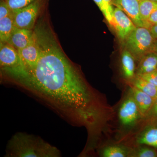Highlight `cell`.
<instances>
[{
	"label": "cell",
	"mask_w": 157,
	"mask_h": 157,
	"mask_svg": "<svg viewBox=\"0 0 157 157\" xmlns=\"http://www.w3.org/2000/svg\"><path fill=\"white\" fill-rule=\"evenodd\" d=\"M154 38L155 39H157V25H154L151 26L150 28Z\"/></svg>",
	"instance_id": "27"
},
{
	"label": "cell",
	"mask_w": 157,
	"mask_h": 157,
	"mask_svg": "<svg viewBox=\"0 0 157 157\" xmlns=\"http://www.w3.org/2000/svg\"><path fill=\"white\" fill-rule=\"evenodd\" d=\"M15 27L13 13L0 19V42H7Z\"/></svg>",
	"instance_id": "16"
},
{
	"label": "cell",
	"mask_w": 157,
	"mask_h": 157,
	"mask_svg": "<svg viewBox=\"0 0 157 157\" xmlns=\"http://www.w3.org/2000/svg\"><path fill=\"white\" fill-rule=\"evenodd\" d=\"M119 118L124 126H131L141 117L139 108L132 93L130 92L119 110Z\"/></svg>",
	"instance_id": "6"
},
{
	"label": "cell",
	"mask_w": 157,
	"mask_h": 157,
	"mask_svg": "<svg viewBox=\"0 0 157 157\" xmlns=\"http://www.w3.org/2000/svg\"><path fill=\"white\" fill-rule=\"evenodd\" d=\"M137 142L157 148V127L147 128L137 137Z\"/></svg>",
	"instance_id": "14"
},
{
	"label": "cell",
	"mask_w": 157,
	"mask_h": 157,
	"mask_svg": "<svg viewBox=\"0 0 157 157\" xmlns=\"http://www.w3.org/2000/svg\"><path fill=\"white\" fill-rule=\"evenodd\" d=\"M98 6V8L102 12L107 21L110 25L113 26V19L111 16L107 9V6L104 2V0H94Z\"/></svg>",
	"instance_id": "20"
},
{
	"label": "cell",
	"mask_w": 157,
	"mask_h": 157,
	"mask_svg": "<svg viewBox=\"0 0 157 157\" xmlns=\"http://www.w3.org/2000/svg\"><path fill=\"white\" fill-rule=\"evenodd\" d=\"M122 73L125 79L131 82L136 77L135 57L128 50L125 49L121 56Z\"/></svg>",
	"instance_id": "12"
},
{
	"label": "cell",
	"mask_w": 157,
	"mask_h": 157,
	"mask_svg": "<svg viewBox=\"0 0 157 157\" xmlns=\"http://www.w3.org/2000/svg\"><path fill=\"white\" fill-rule=\"evenodd\" d=\"M139 4L140 0H113V5L122 10L136 26L148 28L140 17Z\"/></svg>",
	"instance_id": "9"
},
{
	"label": "cell",
	"mask_w": 157,
	"mask_h": 157,
	"mask_svg": "<svg viewBox=\"0 0 157 157\" xmlns=\"http://www.w3.org/2000/svg\"><path fill=\"white\" fill-rule=\"evenodd\" d=\"M137 76H140L141 78L151 82L155 86H157V70L151 73Z\"/></svg>",
	"instance_id": "23"
},
{
	"label": "cell",
	"mask_w": 157,
	"mask_h": 157,
	"mask_svg": "<svg viewBox=\"0 0 157 157\" xmlns=\"http://www.w3.org/2000/svg\"><path fill=\"white\" fill-rule=\"evenodd\" d=\"M133 156L137 157H156L157 152L155 150L144 147L138 149L133 155Z\"/></svg>",
	"instance_id": "21"
},
{
	"label": "cell",
	"mask_w": 157,
	"mask_h": 157,
	"mask_svg": "<svg viewBox=\"0 0 157 157\" xmlns=\"http://www.w3.org/2000/svg\"><path fill=\"white\" fill-rule=\"evenodd\" d=\"M132 86L146 93L154 99L157 97V86L140 76H136L132 82Z\"/></svg>",
	"instance_id": "17"
},
{
	"label": "cell",
	"mask_w": 157,
	"mask_h": 157,
	"mask_svg": "<svg viewBox=\"0 0 157 157\" xmlns=\"http://www.w3.org/2000/svg\"><path fill=\"white\" fill-rule=\"evenodd\" d=\"M150 113L154 117L157 118V97L155 99L154 104Z\"/></svg>",
	"instance_id": "26"
},
{
	"label": "cell",
	"mask_w": 157,
	"mask_h": 157,
	"mask_svg": "<svg viewBox=\"0 0 157 157\" xmlns=\"http://www.w3.org/2000/svg\"><path fill=\"white\" fill-rule=\"evenodd\" d=\"M131 92L139 108L141 117H145L150 112L155 99L146 93L132 86Z\"/></svg>",
	"instance_id": "11"
},
{
	"label": "cell",
	"mask_w": 157,
	"mask_h": 157,
	"mask_svg": "<svg viewBox=\"0 0 157 157\" xmlns=\"http://www.w3.org/2000/svg\"><path fill=\"white\" fill-rule=\"evenodd\" d=\"M151 1H154V2H157V0H151Z\"/></svg>",
	"instance_id": "29"
},
{
	"label": "cell",
	"mask_w": 157,
	"mask_h": 157,
	"mask_svg": "<svg viewBox=\"0 0 157 157\" xmlns=\"http://www.w3.org/2000/svg\"><path fill=\"white\" fill-rule=\"evenodd\" d=\"M59 151L40 137L26 133H17L10 139L6 157H59Z\"/></svg>",
	"instance_id": "2"
},
{
	"label": "cell",
	"mask_w": 157,
	"mask_h": 157,
	"mask_svg": "<svg viewBox=\"0 0 157 157\" xmlns=\"http://www.w3.org/2000/svg\"><path fill=\"white\" fill-rule=\"evenodd\" d=\"M33 34V30L19 29L15 27L7 42L19 52L28 45Z\"/></svg>",
	"instance_id": "10"
},
{
	"label": "cell",
	"mask_w": 157,
	"mask_h": 157,
	"mask_svg": "<svg viewBox=\"0 0 157 157\" xmlns=\"http://www.w3.org/2000/svg\"><path fill=\"white\" fill-rule=\"evenodd\" d=\"M33 30L39 44V59L17 82L65 113L84 119L94 115L92 93L64 52L47 19L38 21Z\"/></svg>",
	"instance_id": "1"
},
{
	"label": "cell",
	"mask_w": 157,
	"mask_h": 157,
	"mask_svg": "<svg viewBox=\"0 0 157 157\" xmlns=\"http://www.w3.org/2000/svg\"><path fill=\"white\" fill-rule=\"evenodd\" d=\"M13 11L10 9L5 0H0V19L12 14Z\"/></svg>",
	"instance_id": "22"
},
{
	"label": "cell",
	"mask_w": 157,
	"mask_h": 157,
	"mask_svg": "<svg viewBox=\"0 0 157 157\" xmlns=\"http://www.w3.org/2000/svg\"><path fill=\"white\" fill-rule=\"evenodd\" d=\"M19 53L24 68V72L18 80L22 77L25 72L32 70L36 66L39 59V44L34 30L33 36L29 44L25 48L19 51Z\"/></svg>",
	"instance_id": "7"
},
{
	"label": "cell",
	"mask_w": 157,
	"mask_h": 157,
	"mask_svg": "<svg viewBox=\"0 0 157 157\" xmlns=\"http://www.w3.org/2000/svg\"><path fill=\"white\" fill-rule=\"evenodd\" d=\"M113 24L120 39L124 41L129 34L136 28V25L122 10L115 7L113 8Z\"/></svg>",
	"instance_id": "8"
},
{
	"label": "cell",
	"mask_w": 157,
	"mask_h": 157,
	"mask_svg": "<svg viewBox=\"0 0 157 157\" xmlns=\"http://www.w3.org/2000/svg\"><path fill=\"white\" fill-rule=\"evenodd\" d=\"M102 155L104 157H125L128 153L126 150L121 147L109 146L104 149Z\"/></svg>",
	"instance_id": "18"
},
{
	"label": "cell",
	"mask_w": 157,
	"mask_h": 157,
	"mask_svg": "<svg viewBox=\"0 0 157 157\" xmlns=\"http://www.w3.org/2000/svg\"><path fill=\"white\" fill-rule=\"evenodd\" d=\"M151 52H153L157 54V40H155L152 47Z\"/></svg>",
	"instance_id": "28"
},
{
	"label": "cell",
	"mask_w": 157,
	"mask_h": 157,
	"mask_svg": "<svg viewBox=\"0 0 157 157\" xmlns=\"http://www.w3.org/2000/svg\"><path fill=\"white\" fill-rule=\"evenodd\" d=\"M104 2L107 6V9L109 14L111 16H113V0H104Z\"/></svg>",
	"instance_id": "25"
},
{
	"label": "cell",
	"mask_w": 157,
	"mask_h": 157,
	"mask_svg": "<svg viewBox=\"0 0 157 157\" xmlns=\"http://www.w3.org/2000/svg\"><path fill=\"white\" fill-rule=\"evenodd\" d=\"M157 9V2L151 0H140L139 9L140 17L150 29L151 25L148 19L152 13Z\"/></svg>",
	"instance_id": "15"
},
{
	"label": "cell",
	"mask_w": 157,
	"mask_h": 157,
	"mask_svg": "<svg viewBox=\"0 0 157 157\" xmlns=\"http://www.w3.org/2000/svg\"><path fill=\"white\" fill-rule=\"evenodd\" d=\"M49 0H35L28 6L13 11L14 26L33 30L39 14L46 8Z\"/></svg>",
	"instance_id": "5"
},
{
	"label": "cell",
	"mask_w": 157,
	"mask_h": 157,
	"mask_svg": "<svg viewBox=\"0 0 157 157\" xmlns=\"http://www.w3.org/2000/svg\"><path fill=\"white\" fill-rule=\"evenodd\" d=\"M0 67L3 73L16 81L24 72L19 52L8 42H0Z\"/></svg>",
	"instance_id": "4"
},
{
	"label": "cell",
	"mask_w": 157,
	"mask_h": 157,
	"mask_svg": "<svg viewBox=\"0 0 157 157\" xmlns=\"http://www.w3.org/2000/svg\"><path fill=\"white\" fill-rule=\"evenodd\" d=\"M148 22L151 25H157V9L155 10L151 16H150L148 19Z\"/></svg>",
	"instance_id": "24"
},
{
	"label": "cell",
	"mask_w": 157,
	"mask_h": 157,
	"mask_svg": "<svg viewBox=\"0 0 157 157\" xmlns=\"http://www.w3.org/2000/svg\"><path fill=\"white\" fill-rule=\"evenodd\" d=\"M157 70V54L150 52L140 60L136 71V76L151 73Z\"/></svg>",
	"instance_id": "13"
},
{
	"label": "cell",
	"mask_w": 157,
	"mask_h": 157,
	"mask_svg": "<svg viewBox=\"0 0 157 157\" xmlns=\"http://www.w3.org/2000/svg\"><path fill=\"white\" fill-rule=\"evenodd\" d=\"M12 11L28 6L35 0H5Z\"/></svg>",
	"instance_id": "19"
},
{
	"label": "cell",
	"mask_w": 157,
	"mask_h": 157,
	"mask_svg": "<svg viewBox=\"0 0 157 157\" xmlns=\"http://www.w3.org/2000/svg\"><path fill=\"white\" fill-rule=\"evenodd\" d=\"M155 40L149 29L136 27L124 41L127 50L135 58L140 60L142 57L151 52Z\"/></svg>",
	"instance_id": "3"
}]
</instances>
